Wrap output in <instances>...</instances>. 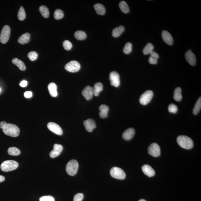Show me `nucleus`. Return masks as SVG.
Returning <instances> with one entry per match:
<instances>
[{"mask_svg":"<svg viewBox=\"0 0 201 201\" xmlns=\"http://www.w3.org/2000/svg\"><path fill=\"white\" fill-rule=\"evenodd\" d=\"M4 133L6 135L17 137L20 134L19 128L17 125L11 123H6L2 127Z\"/></svg>","mask_w":201,"mask_h":201,"instance_id":"1","label":"nucleus"},{"mask_svg":"<svg viewBox=\"0 0 201 201\" xmlns=\"http://www.w3.org/2000/svg\"><path fill=\"white\" fill-rule=\"evenodd\" d=\"M177 142L179 146L185 149H191L194 146L192 140L189 137L186 136H179L177 138Z\"/></svg>","mask_w":201,"mask_h":201,"instance_id":"2","label":"nucleus"},{"mask_svg":"<svg viewBox=\"0 0 201 201\" xmlns=\"http://www.w3.org/2000/svg\"><path fill=\"white\" fill-rule=\"evenodd\" d=\"M18 163L15 160H7L2 163L1 168L2 171L5 172L14 170L18 167Z\"/></svg>","mask_w":201,"mask_h":201,"instance_id":"3","label":"nucleus"},{"mask_svg":"<svg viewBox=\"0 0 201 201\" xmlns=\"http://www.w3.org/2000/svg\"><path fill=\"white\" fill-rule=\"evenodd\" d=\"M79 168V164L76 160H71L66 166V171L68 175L74 176L76 174Z\"/></svg>","mask_w":201,"mask_h":201,"instance_id":"4","label":"nucleus"},{"mask_svg":"<svg viewBox=\"0 0 201 201\" xmlns=\"http://www.w3.org/2000/svg\"><path fill=\"white\" fill-rule=\"evenodd\" d=\"M111 175L115 179H125L126 175L125 172L121 168L117 167H114L110 171Z\"/></svg>","mask_w":201,"mask_h":201,"instance_id":"5","label":"nucleus"},{"mask_svg":"<svg viewBox=\"0 0 201 201\" xmlns=\"http://www.w3.org/2000/svg\"><path fill=\"white\" fill-rule=\"evenodd\" d=\"M11 28L8 25H6L3 27L0 35V41L2 44H6L10 38Z\"/></svg>","mask_w":201,"mask_h":201,"instance_id":"6","label":"nucleus"},{"mask_svg":"<svg viewBox=\"0 0 201 201\" xmlns=\"http://www.w3.org/2000/svg\"><path fill=\"white\" fill-rule=\"evenodd\" d=\"M153 95V91L148 90L144 92L140 97V103L143 105H146L149 103Z\"/></svg>","mask_w":201,"mask_h":201,"instance_id":"7","label":"nucleus"},{"mask_svg":"<svg viewBox=\"0 0 201 201\" xmlns=\"http://www.w3.org/2000/svg\"><path fill=\"white\" fill-rule=\"evenodd\" d=\"M64 68L69 72L75 73L80 70L81 65L80 63L76 61L73 60L66 64Z\"/></svg>","mask_w":201,"mask_h":201,"instance_id":"8","label":"nucleus"},{"mask_svg":"<svg viewBox=\"0 0 201 201\" xmlns=\"http://www.w3.org/2000/svg\"><path fill=\"white\" fill-rule=\"evenodd\" d=\"M109 80L110 81V84L111 86L116 87H119L120 85V77L119 74L116 71L111 72L109 75Z\"/></svg>","mask_w":201,"mask_h":201,"instance_id":"9","label":"nucleus"},{"mask_svg":"<svg viewBox=\"0 0 201 201\" xmlns=\"http://www.w3.org/2000/svg\"><path fill=\"white\" fill-rule=\"evenodd\" d=\"M148 152L151 155L155 157H158L160 155V147L156 143H153L148 148Z\"/></svg>","mask_w":201,"mask_h":201,"instance_id":"10","label":"nucleus"},{"mask_svg":"<svg viewBox=\"0 0 201 201\" xmlns=\"http://www.w3.org/2000/svg\"><path fill=\"white\" fill-rule=\"evenodd\" d=\"M48 129L51 131L58 135L63 134V130L62 128L57 124L53 122H49L47 125Z\"/></svg>","mask_w":201,"mask_h":201,"instance_id":"11","label":"nucleus"},{"mask_svg":"<svg viewBox=\"0 0 201 201\" xmlns=\"http://www.w3.org/2000/svg\"><path fill=\"white\" fill-rule=\"evenodd\" d=\"M82 94L87 100H90L94 95V88L90 86H87L82 90Z\"/></svg>","mask_w":201,"mask_h":201,"instance_id":"12","label":"nucleus"},{"mask_svg":"<svg viewBox=\"0 0 201 201\" xmlns=\"http://www.w3.org/2000/svg\"><path fill=\"white\" fill-rule=\"evenodd\" d=\"M63 147L62 146L59 144H55L53 146V149L50 153V156L52 158L57 157L62 151Z\"/></svg>","mask_w":201,"mask_h":201,"instance_id":"13","label":"nucleus"},{"mask_svg":"<svg viewBox=\"0 0 201 201\" xmlns=\"http://www.w3.org/2000/svg\"><path fill=\"white\" fill-rule=\"evenodd\" d=\"M85 129L89 132H92L93 130L96 127V125L94 120L89 118L83 122Z\"/></svg>","mask_w":201,"mask_h":201,"instance_id":"14","label":"nucleus"},{"mask_svg":"<svg viewBox=\"0 0 201 201\" xmlns=\"http://www.w3.org/2000/svg\"><path fill=\"white\" fill-rule=\"evenodd\" d=\"M185 57L187 62L191 66H195L196 64V58L194 54L191 50H188L186 53Z\"/></svg>","mask_w":201,"mask_h":201,"instance_id":"15","label":"nucleus"},{"mask_svg":"<svg viewBox=\"0 0 201 201\" xmlns=\"http://www.w3.org/2000/svg\"><path fill=\"white\" fill-rule=\"evenodd\" d=\"M162 36L163 40L167 44L169 45H172L173 44V39L168 32L165 30L163 31L162 33Z\"/></svg>","mask_w":201,"mask_h":201,"instance_id":"16","label":"nucleus"},{"mask_svg":"<svg viewBox=\"0 0 201 201\" xmlns=\"http://www.w3.org/2000/svg\"><path fill=\"white\" fill-rule=\"evenodd\" d=\"M134 134V129L133 128H130L125 131L123 134L122 136L124 139L128 141L131 139Z\"/></svg>","mask_w":201,"mask_h":201,"instance_id":"17","label":"nucleus"},{"mask_svg":"<svg viewBox=\"0 0 201 201\" xmlns=\"http://www.w3.org/2000/svg\"><path fill=\"white\" fill-rule=\"evenodd\" d=\"M143 172L147 176L149 177H152L155 174V171L150 166L148 165H145L142 167Z\"/></svg>","mask_w":201,"mask_h":201,"instance_id":"18","label":"nucleus"},{"mask_svg":"<svg viewBox=\"0 0 201 201\" xmlns=\"http://www.w3.org/2000/svg\"><path fill=\"white\" fill-rule=\"evenodd\" d=\"M99 116L102 118H106L108 116V113L109 110L108 106L106 105H102L99 107Z\"/></svg>","mask_w":201,"mask_h":201,"instance_id":"19","label":"nucleus"},{"mask_svg":"<svg viewBox=\"0 0 201 201\" xmlns=\"http://www.w3.org/2000/svg\"><path fill=\"white\" fill-rule=\"evenodd\" d=\"M48 91L51 96L55 97L57 95V86L55 83H49L48 87Z\"/></svg>","mask_w":201,"mask_h":201,"instance_id":"20","label":"nucleus"},{"mask_svg":"<svg viewBox=\"0 0 201 201\" xmlns=\"http://www.w3.org/2000/svg\"><path fill=\"white\" fill-rule=\"evenodd\" d=\"M30 39V34L29 33H26L22 34L20 36L18 39V42L19 43L21 44H24L27 43Z\"/></svg>","mask_w":201,"mask_h":201,"instance_id":"21","label":"nucleus"},{"mask_svg":"<svg viewBox=\"0 0 201 201\" xmlns=\"http://www.w3.org/2000/svg\"><path fill=\"white\" fill-rule=\"evenodd\" d=\"M12 62L13 64L17 66L21 71H24L26 70V67L23 62L17 58L13 59L12 60Z\"/></svg>","mask_w":201,"mask_h":201,"instance_id":"22","label":"nucleus"},{"mask_svg":"<svg viewBox=\"0 0 201 201\" xmlns=\"http://www.w3.org/2000/svg\"><path fill=\"white\" fill-rule=\"evenodd\" d=\"M94 8L97 13L99 15H103L106 13V9L102 4H96L94 5Z\"/></svg>","mask_w":201,"mask_h":201,"instance_id":"23","label":"nucleus"},{"mask_svg":"<svg viewBox=\"0 0 201 201\" xmlns=\"http://www.w3.org/2000/svg\"><path fill=\"white\" fill-rule=\"evenodd\" d=\"M125 30V27L122 25H121L115 28L112 32V36L114 37H119Z\"/></svg>","mask_w":201,"mask_h":201,"instance_id":"24","label":"nucleus"},{"mask_svg":"<svg viewBox=\"0 0 201 201\" xmlns=\"http://www.w3.org/2000/svg\"><path fill=\"white\" fill-rule=\"evenodd\" d=\"M93 88H94V95H95V96H98L99 93L103 90V85L101 82H97L94 85V87Z\"/></svg>","mask_w":201,"mask_h":201,"instance_id":"25","label":"nucleus"},{"mask_svg":"<svg viewBox=\"0 0 201 201\" xmlns=\"http://www.w3.org/2000/svg\"><path fill=\"white\" fill-rule=\"evenodd\" d=\"M173 97L175 101L179 102L182 99L181 89L180 87L176 88L174 93Z\"/></svg>","mask_w":201,"mask_h":201,"instance_id":"26","label":"nucleus"},{"mask_svg":"<svg viewBox=\"0 0 201 201\" xmlns=\"http://www.w3.org/2000/svg\"><path fill=\"white\" fill-rule=\"evenodd\" d=\"M75 38L79 40H83L87 37V35L84 32L82 31H78L74 34Z\"/></svg>","mask_w":201,"mask_h":201,"instance_id":"27","label":"nucleus"},{"mask_svg":"<svg viewBox=\"0 0 201 201\" xmlns=\"http://www.w3.org/2000/svg\"><path fill=\"white\" fill-rule=\"evenodd\" d=\"M39 11L41 15L44 18H48L49 16V11L48 9L45 6H41L39 8Z\"/></svg>","mask_w":201,"mask_h":201,"instance_id":"28","label":"nucleus"},{"mask_svg":"<svg viewBox=\"0 0 201 201\" xmlns=\"http://www.w3.org/2000/svg\"><path fill=\"white\" fill-rule=\"evenodd\" d=\"M119 6L121 11L125 13H129V8L126 2L124 1H121L120 2Z\"/></svg>","mask_w":201,"mask_h":201,"instance_id":"29","label":"nucleus"},{"mask_svg":"<svg viewBox=\"0 0 201 201\" xmlns=\"http://www.w3.org/2000/svg\"><path fill=\"white\" fill-rule=\"evenodd\" d=\"M201 108V98L200 97L195 103L193 109V114L197 115L200 111Z\"/></svg>","mask_w":201,"mask_h":201,"instance_id":"30","label":"nucleus"},{"mask_svg":"<svg viewBox=\"0 0 201 201\" xmlns=\"http://www.w3.org/2000/svg\"><path fill=\"white\" fill-rule=\"evenodd\" d=\"M8 153L9 155L12 156L19 155L21 153V152L19 149L15 147H11L8 149Z\"/></svg>","mask_w":201,"mask_h":201,"instance_id":"31","label":"nucleus"},{"mask_svg":"<svg viewBox=\"0 0 201 201\" xmlns=\"http://www.w3.org/2000/svg\"><path fill=\"white\" fill-rule=\"evenodd\" d=\"M153 44L151 43H148L143 50V53L145 55L149 54L153 51Z\"/></svg>","mask_w":201,"mask_h":201,"instance_id":"32","label":"nucleus"},{"mask_svg":"<svg viewBox=\"0 0 201 201\" xmlns=\"http://www.w3.org/2000/svg\"><path fill=\"white\" fill-rule=\"evenodd\" d=\"M18 17L20 21H23L26 17V13L23 7L21 6L18 13Z\"/></svg>","mask_w":201,"mask_h":201,"instance_id":"33","label":"nucleus"},{"mask_svg":"<svg viewBox=\"0 0 201 201\" xmlns=\"http://www.w3.org/2000/svg\"><path fill=\"white\" fill-rule=\"evenodd\" d=\"M64 13L60 9H56L54 13V18L55 20L61 19L64 17Z\"/></svg>","mask_w":201,"mask_h":201,"instance_id":"34","label":"nucleus"},{"mask_svg":"<svg viewBox=\"0 0 201 201\" xmlns=\"http://www.w3.org/2000/svg\"><path fill=\"white\" fill-rule=\"evenodd\" d=\"M132 44L130 43H127L123 49L124 53L125 54L130 53L132 50Z\"/></svg>","mask_w":201,"mask_h":201,"instance_id":"35","label":"nucleus"},{"mask_svg":"<svg viewBox=\"0 0 201 201\" xmlns=\"http://www.w3.org/2000/svg\"><path fill=\"white\" fill-rule=\"evenodd\" d=\"M38 55L37 52H31L28 53V58L32 61L36 60L37 59Z\"/></svg>","mask_w":201,"mask_h":201,"instance_id":"36","label":"nucleus"},{"mask_svg":"<svg viewBox=\"0 0 201 201\" xmlns=\"http://www.w3.org/2000/svg\"><path fill=\"white\" fill-rule=\"evenodd\" d=\"M63 45L64 49L67 50H69L72 47V44L71 43L67 40H66L63 41Z\"/></svg>","mask_w":201,"mask_h":201,"instance_id":"37","label":"nucleus"},{"mask_svg":"<svg viewBox=\"0 0 201 201\" xmlns=\"http://www.w3.org/2000/svg\"><path fill=\"white\" fill-rule=\"evenodd\" d=\"M168 111L170 113H176L178 111V107L176 105L171 104L168 106Z\"/></svg>","mask_w":201,"mask_h":201,"instance_id":"38","label":"nucleus"},{"mask_svg":"<svg viewBox=\"0 0 201 201\" xmlns=\"http://www.w3.org/2000/svg\"><path fill=\"white\" fill-rule=\"evenodd\" d=\"M40 201H55L54 198L51 195L43 196L40 198Z\"/></svg>","mask_w":201,"mask_h":201,"instance_id":"39","label":"nucleus"},{"mask_svg":"<svg viewBox=\"0 0 201 201\" xmlns=\"http://www.w3.org/2000/svg\"><path fill=\"white\" fill-rule=\"evenodd\" d=\"M83 199V195L81 193H79L75 195L74 198V201H82Z\"/></svg>","mask_w":201,"mask_h":201,"instance_id":"40","label":"nucleus"},{"mask_svg":"<svg viewBox=\"0 0 201 201\" xmlns=\"http://www.w3.org/2000/svg\"><path fill=\"white\" fill-rule=\"evenodd\" d=\"M151 57L155 59H157L158 60V59L159 58V56L158 54L156 53L154 51H152V52L150 53Z\"/></svg>","mask_w":201,"mask_h":201,"instance_id":"41","label":"nucleus"},{"mask_svg":"<svg viewBox=\"0 0 201 201\" xmlns=\"http://www.w3.org/2000/svg\"><path fill=\"white\" fill-rule=\"evenodd\" d=\"M149 62L151 64H156L158 62V60L154 58H153L152 57H150L149 59Z\"/></svg>","mask_w":201,"mask_h":201,"instance_id":"42","label":"nucleus"},{"mask_svg":"<svg viewBox=\"0 0 201 201\" xmlns=\"http://www.w3.org/2000/svg\"><path fill=\"white\" fill-rule=\"evenodd\" d=\"M32 92L31 91H27L24 93V95L25 98H29L32 96Z\"/></svg>","mask_w":201,"mask_h":201,"instance_id":"43","label":"nucleus"},{"mask_svg":"<svg viewBox=\"0 0 201 201\" xmlns=\"http://www.w3.org/2000/svg\"><path fill=\"white\" fill-rule=\"evenodd\" d=\"M28 82L25 80H23L20 83V86L22 87H26L27 85Z\"/></svg>","mask_w":201,"mask_h":201,"instance_id":"44","label":"nucleus"},{"mask_svg":"<svg viewBox=\"0 0 201 201\" xmlns=\"http://www.w3.org/2000/svg\"><path fill=\"white\" fill-rule=\"evenodd\" d=\"M6 123V122L5 121H1V122L0 123V128L2 129L3 127Z\"/></svg>","mask_w":201,"mask_h":201,"instance_id":"45","label":"nucleus"},{"mask_svg":"<svg viewBox=\"0 0 201 201\" xmlns=\"http://www.w3.org/2000/svg\"><path fill=\"white\" fill-rule=\"evenodd\" d=\"M5 180V177L2 175H0V183L3 182Z\"/></svg>","mask_w":201,"mask_h":201,"instance_id":"46","label":"nucleus"},{"mask_svg":"<svg viewBox=\"0 0 201 201\" xmlns=\"http://www.w3.org/2000/svg\"><path fill=\"white\" fill-rule=\"evenodd\" d=\"M139 201H147L145 200L142 199L140 200H139Z\"/></svg>","mask_w":201,"mask_h":201,"instance_id":"47","label":"nucleus"},{"mask_svg":"<svg viewBox=\"0 0 201 201\" xmlns=\"http://www.w3.org/2000/svg\"><path fill=\"white\" fill-rule=\"evenodd\" d=\"M1 88H0V92H1Z\"/></svg>","mask_w":201,"mask_h":201,"instance_id":"48","label":"nucleus"}]
</instances>
